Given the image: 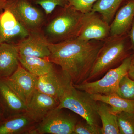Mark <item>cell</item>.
Returning <instances> with one entry per match:
<instances>
[{
    "instance_id": "cell-22",
    "label": "cell",
    "mask_w": 134,
    "mask_h": 134,
    "mask_svg": "<svg viewBox=\"0 0 134 134\" xmlns=\"http://www.w3.org/2000/svg\"><path fill=\"white\" fill-rule=\"evenodd\" d=\"M30 31L20 23L13 29L3 30L0 28V43L5 42L16 38L21 40L26 37Z\"/></svg>"
},
{
    "instance_id": "cell-5",
    "label": "cell",
    "mask_w": 134,
    "mask_h": 134,
    "mask_svg": "<svg viewBox=\"0 0 134 134\" xmlns=\"http://www.w3.org/2000/svg\"><path fill=\"white\" fill-rule=\"evenodd\" d=\"M133 54H132L127 57L119 66L109 70L101 79L94 82L74 84V86L90 94L117 93L120 81L128 74Z\"/></svg>"
},
{
    "instance_id": "cell-20",
    "label": "cell",
    "mask_w": 134,
    "mask_h": 134,
    "mask_svg": "<svg viewBox=\"0 0 134 134\" xmlns=\"http://www.w3.org/2000/svg\"><path fill=\"white\" fill-rule=\"evenodd\" d=\"M128 0H98L91 11L99 13L103 19L110 24L118 10Z\"/></svg>"
},
{
    "instance_id": "cell-3",
    "label": "cell",
    "mask_w": 134,
    "mask_h": 134,
    "mask_svg": "<svg viewBox=\"0 0 134 134\" xmlns=\"http://www.w3.org/2000/svg\"><path fill=\"white\" fill-rule=\"evenodd\" d=\"M58 101V108L69 109L80 115L90 125L100 127L97 101L91 97V94L76 88L66 74L63 92Z\"/></svg>"
},
{
    "instance_id": "cell-11",
    "label": "cell",
    "mask_w": 134,
    "mask_h": 134,
    "mask_svg": "<svg viewBox=\"0 0 134 134\" xmlns=\"http://www.w3.org/2000/svg\"><path fill=\"white\" fill-rule=\"evenodd\" d=\"M58 100L37 90L26 105V113L37 124L59 105Z\"/></svg>"
},
{
    "instance_id": "cell-6",
    "label": "cell",
    "mask_w": 134,
    "mask_h": 134,
    "mask_svg": "<svg viewBox=\"0 0 134 134\" xmlns=\"http://www.w3.org/2000/svg\"><path fill=\"white\" fill-rule=\"evenodd\" d=\"M58 107L36 125L30 134H71L78 121Z\"/></svg>"
},
{
    "instance_id": "cell-10",
    "label": "cell",
    "mask_w": 134,
    "mask_h": 134,
    "mask_svg": "<svg viewBox=\"0 0 134 134\" xmlns=\"http://www.w3.org/2000/svg\"><path fill=\"white\" fill-rule=\"evenodd\" d=\"M48 41L38 30L30 31L17 46L19 55L48 58L50 54Z\"/></svg>"
},
{
    "instance_id": "cell-30",
    "label": "cell",
    "mask_w": 134,
    "mask_h": 134,
    "mask_svg": "<svg viewBox=\"0 0 134 134\" xmlns=\"http://www.w3.org/2000/svg\"><path fill=\"white\" fill-rule=\"evenodd\" d=\"M5 3V0H0V8L4 5Z\"/></svg>"
},
{
    "instance_id": "cell-7",
    "label": "cell",
    "mask_w": 134,
    "mask_h": 134,
    "mask_svg": "<svg viewBox=\"0 0 134 134\" xmlns=\"http://www.w3.org/2000/svg\"><path fill=\"white\" fill-rule=\"evenodd\" d=\"M111 36L110 24L99 13L91 12L84 14L78 38L86 41L104 42Z\"/></svg>"
},
{
    "instance_id": "cell-16",
    "label": "cell",
    "mask_w": 134,
    "mask_h": 134,
    "mask_svg": "<svg viewBox=\"0 0 134 134\" xmlns=\"http://www.w3.org/2000/svg\"><path fill=\"white\" fill-rule=\"evenodd\" d=\"M0 96L11 116L26 112V104L2 79H0Z\"/></svg>"
},
{
    "instance_id": "cell-19",
    "label": "cell",
    "mask_w": 134,
    "mask_h": 134,
    "mask_svg": "<svg viewBox=\"0 0 134 134\" xmlns=\"http://www.w3.org/2000/svg\"><path fill=\"white\" fill-rule=\"evenodd\" d=\"M97 103V112L102 122L101 134H120L116 114L111 111L110 106L102 102Z\"/></svg>"
},
{
    "instance_id": "cell-29",
    "label": "cell",
    "mask_w": 134,
    "mask_h": 134,
    "mask_svg": "<svg viewBox=\"0 0 134 134\" xmlns=\"http://www.w3.org/2000/svg\"><path fill=\"white\" fill-rule=\"evenodd\" d=\"M128 75L130 78L134 81V54L128 72Z\"/></svg>"
},
{
    "instance_id": "cell-27",
    "label": "cell",
    "mask_w": 134,
    "mask_h": 134,
    "mask_svg": "<svg viewBox=\"0 0 134 134\" xmlns=\"http://www.w3.org/2000/svg\"><path fill=\"white\" fill-rule=\"evenodd\" d=\"M98 0H68L69 4L77 10L84 14L92 10L95 3Z\"/></svg>"
},
{
    "instance_id": "cell-26",
    "label": "cell",
    "mask_w": 134,
    "mask_h": 134,
    "mask_svg": "<svg viewBox=\"0 0 134 134\" xmlns=\"http://www.w3.org/2000/svg\"><path fill=\"white\" fill-rule=\"evenodd\" d=\"M73 134H100L101 127H97L90 125L85 121H78L75 127Z\"/></svg>"
},
{
    "instance_id": "cell-9",
    "label": "cell",
    "mask_w": 134,
    "mask_h": 134,
    "mask_svg": "<svg viewBox=\"0 0 134 134\" xmlns=\"http://www.w3.org/2000/svg\"><path fill=\"white\" fill-rule=\"evenodd\" d=\"M38 77L20 65L13 74L2 79L27 105L36 89Z\"/></svg>"
},
{
    "instance_id": "cell-28",
    "label": "cell",
    "mask_w": 134,
    "mask_h": 134,
    "mask_svg": "<svg viewBox=\"0 0 134 134\" xmlns=\"http://www.w3.org/2000/svg\"><path fill=\"white\" fill-rule=\"evenodd\" d=\"M131 48H132L133 53L134 54V19L132 23V26L128 33Z\"/></svg>"
},
{
    "instance_id": "cell-18",
    "label": "cell",
    "mask_w": 134,
    "mask_h": 134,
    "mask_svg": "<svg viewBox=\"0 0 134 134\" xmlns=\"http://www.w3.org/2000/svg\"><path fill=\"white\" fill-rule=\"evenodd\" d=\"M91 96L97 102H102L110 106L111 111L115 114L121 112H134V100L125 99L116 93L92 94Z\"/></svg>"
},
{
    "instance_id": "cell-15",
    "label": "cell",
    "mask_w": 134,
    "mask_h": 134,
    "mask_svg": "<svg viewBox=\"0 0 134 134\" xmlns=\"http://www.w3.org/2000/svg\"><path fill=\"white\" fill-rule=\"evenodd\" d=\"M37 124L26 112L12 115L0 124V134H30Z\"/></svg>"
},
{
    "instance_id": "cell-24",
    "label": "cell",
    "mask_w": 134,
    "mask_h": 134,
    "mask_svg": "<svg viewBox=\"0 0 134 134\" xmlns=\"http://www.w3.org/2000/svg\"><path fill=\"white\" fill-rule=\"evenodd\" d=\"M35 2L42 8L47 15L52 14L57 7H64L69 4L68 0H35Z\"/></svg>"
},
{
    "instance_id": "cell-25",
    "label": "cell",
    "mask_w": 134,
    "mask_h": 134,
    "mask_svg": "<svg viewBox=\"0 0 134 134\" xmlns=\"http://www.w3.org/2000/svg\"><path fill=\"white\" fill-rule=\"evenodd\" d=\"M19 23L14 14L8 9L0 15V28L3 30H11Z\"/></svg>"
},
{
    "instance_id": "cell-13",
    "label": "cell",
    "mask_w": 134,
    "mask_h": 134,
    "mask_svg": "<svg viewBox=\"0 0 134 134\" xmlns=\"http://www.w3.org/2000/svg\"><path fill=\"white\" fill-rule=\"evenodd\" d=\"M66 74L55 69L45 75L38 77L36 90L59 100L64 89ZM59 102V101H58Z\"/></svg>"
},
{
    "instance_id": "cell-17",
    "label": "cell",
    "mask_w": 134,
    "mask_h": 134,
    "mask_svg": "<svg viewBox=\"0 0 134 134\" xmlns=\"http://www.w3.org/2000/svg\"><path fill=\"white\" fill-rule=\"evenodd\" d=\"M22 66L31 74L39 77L48 74L55 69L48 58L19 55Z\"/></svg>"
},
{
    "instance_id": "cell-12",
    "label": "cell",
    "mask_w": 134,
    "mask_h": 134,
    "mask_svg": "<svg viewBox=\"0 0 134 134\" xmlns=\"http://www.w3.org/2000/svg\"><path fill=\"white\" fill-rule=\"evenodd\" d=\"M134 19V0H128L115 13L110 24L111 36L128 34Z\"/></svg>"
},
{
    "instance_id": "cell-1",
    "label": "cell",
    "mask_w": 134,
    "mask_h": 134,
    "mask_svg": "<svg viewBox=\"0 0 134 134\" xmlns=\"http://www.w3.org/2000/svg\"><path fill=\"white\" fill-rule=\"evenodd\" d=\"M103 42L77 38L60 43H50L48 59L60 66L74 84L82 83L88 77Z\"/></svg>"
},
{
    "instance_id": "cell-2",
    "label": "cell",
    "mask_w": 134,
    "mask_h": 134,
    "mask_svg": "<svg viewBox=\"0 0 134 134\" xmlns=\"http://www.w3.org/2000/svg\"><path fill=\"white\" fill-rule=\"evenodd\" d=\"M133 53L128 34L110 36L103 42L86 82L91 81L119 66Z\"/></svg>"
},
{
    "instance_id": "cell-23",
    "label": "cell",
    "mask_w": 134,
    "mask_h": 134,
    "mask_svg": "<svg viewBox=\"0 0 134 134\" xmlns=\"http://www.w3.org/2000/svg\"><path fill=\"white\" fill-rule=\"evenodd\" d=\"M116 94L125 99L134 100V81L128 74L120 81Z\"/></svg>"
},
{
    "instance_id": "cell-31",
    "label": "cell",
    "mask_w": 134,
    "mask_h": 134,
    "mask_svg": "<svg viewBox=\"0 0 134 134\" xmlns=\"http://www.w3.org/2000/svg\"><path fill=\"white\" fill-rule=\"evenodd\" d=\"M2 119V113L1 110V108H0V121H1Z\"/></svg>"
},
{
    "instance_id": "cell-21",
    "label": "cell",
    "mask_w": 134,
    "mask_h": 134,
    "mask_svg": "<svg viewBox=\"0 0 134 134\" xmlns=\"http://www.w3.org/2000/svg\"><path fill=\"white\" fill-rule=\"evenodd\" d=\"M120 134H134V112H121L116 114Z\"/></svg>"
},
{
    "instance_id": "cell-14",
    "label": "cell",
    "mask_w": 134,
    "mask_h": 134,
    "mask_svg": "<svg viewBox=\"0 0 134 134\" xmlns=\"http://www.w3.org/2000/svg\"><path fill=\"white\" fill-rule=\"evenodd\" d=\"M19 54L17 46L0 43V79H4L13 74L19 65Z\"/></svg>"
},
{
    "instance_id": "cell-8",
    "label": "cell",
    "mask_w": 134,
    "mask_h": 134,
    "mask_svg": "<svg viewBox=\"0 0 134 134\" xmlns=\"http://www.w3.org/2000/svg\"><path fill=\"white\" fill-rule=\"evenodd\" d=\"M7 8L11 11L18 22L30 32L38 30L44 22L42 12L27 0H17Z\"/></svg>"
},
{
    "instance_id": "cell-4",
    "label": "cell",
    "mask_w": 134,
    "mask_h": 134,
    "mask_svg": "<svg viewBox=\"0 0 134 134\" xmlns=\"http://www.w3.org/2000/svg\"><path fill=\"white\" fill-rule=\"evenodd\" d=\"M83 15L69 4L60 7L59 12L46 28L48 41L57 43L78 37Z\"/></svg>"
}]
</instances>
